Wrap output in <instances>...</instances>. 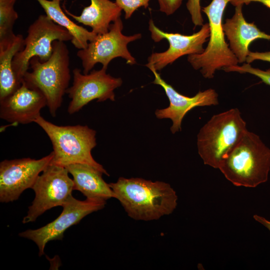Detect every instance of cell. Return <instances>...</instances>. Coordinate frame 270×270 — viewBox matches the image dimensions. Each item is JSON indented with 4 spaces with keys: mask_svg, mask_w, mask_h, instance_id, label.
<instances>
[{
    "mask_svg": "<svg viewBox=\"0 0 270 270\" xmlns=\"http://www.w3.org/2000/svg\"><path fill=\"white\" fill-rule=\"evenodd\" d=\"M226 72H237L240 74H250L262 80L267 85L270 86V68L266 70L252 67L250 64L244 63L242 66H234L223 69Z\"/></svg>",
    "mask_w": 270,
    "mask_h": 270,
    "instance_id": "22",
    "label": "cell"
},
{
    "mask_svg": "<svg viewBox=\"0 0 270 270\" xmlns=\"http://www.w3.org/2000/svg\"><path fill=\"white\" fill-rule=\"evenodd\" d=\"M150 70L154 76L153 83L160 86L164 88L170 101L168 108L156 110L155 114L158 119L169 118L172 120V124L170 129L172 134L181 130L182 122L184 116L192 108L218 104V94L214 89L199 91L194 96H187L178 92L165 82L157 71L152 68Z\"/></svg>",
    "mask_w": 270,
    "mask_h": 270,
    "instance_id": "14",
    "label": "cell"
},
{
    "mask_svg": "<svg viewBox=\"0 0 270 270\" xmlns=\"http://www.w3.org/2000/svg\"><path fill=\"white\" fill-rule=\"evenodd\" d=\"M148 24L151 38L154 42L166 39L169 43L166 50L152 53L148 58L146 66L156 71L162 70L183 56L202 53L204 50L203 45L210 35L208 23L204 24L199 31L191 35L164 32L156 26L152 19Z\"/></svg>",
    "mask_w": 270,
    "mask_h": 270,
    "instance_id": "12",
    "label": "cell"
},
{
    "mask_svg": "<svg viewBox=\"0 0 270 270\" xmlns=\"http://www.w3.org/2000/svg\"><path fill=\"white\" fill-rule=\"evenodd\" d=\"M64 166L50 164L36 178L32 188L35 197L23 224L34 222L46 211L62 206L72 196L74 184Z\"/></svg>",
    "mask_w": 270,
    "mask_h": 270,
    "instance_id": "9",
    "label": "cell"
},
{
    "mask_svg": "<svg viewBox=\"0 0 270 270\" xmlns=\"http://www.w3.org/2000/svg\"><path fill=\"white\" fill-rule=\"evenodd\" d=\"M16 0H0V42L12 40L16 34L13 27L18 18L14 8Z\"/></svg>",
    "mask_w": 270,
    "mask_h": 270,
    "instance_id": "21",
    "label": "cell"
},
{
    "mask_svg": "<svg viewBox=\"0 0 270 270\" xmlns=\"http://www.w3.org/2000/svg\"><path fill=\"white\" fill-rule=\"evenodd\" d=\"M218 169L234 186L255 188L268 180L270 148L258 135L248 130Z\"/></svg>",
    "mask_w": 270,
    "mask_h": 270,
    "instance_id": "2",
    "label": "cell"
},
{
    "mask_svg": "<svg viewBox=\"0 0 270 270\" xmlns=\"http://www.w3.org/2000/svg\"><path fill=\"white\" fill-rule=\"evenodd\" d=\"M128 215L138 220H157L171 214L178 204V196L169 184L141 178L120 177L109 184Z\"/></svg>",
    "mask_w": 270,
    "mask_h": 270,
    "instance_id": "1",
    "label": "cell"
},
{
    "mask_svg": "<svg viewBox=\"0 0 270 270\" xmlns=\"http://www.w3.org/2000/svg\"><path fill=\"white\" fill-rule=\"evenodd\" d=\"M24 46V38L17 34L12 40L0 42V100L10 95L21 85L12 69V62L16 54Z\"/></svg>",
    "mask_w": 270,
    "mask_h": 270,
    "instance_id": "19",
    "label": "cell"
},
{
    "mask_svg": "<svg viewBox=\"0 0 270 270\" xmlns=\"http://www.w3.org/2000/svg\"><path fill=\"white\" fill-rule=\"evenodd\" d=\"M150 0H115L116 4L124 12L126 19L130 18L134 12L140 7L148 8Z\"/></svg>",
    "mask_w": 270,
    "mask_h": 270,
    "instance_id": "23",
    "label": "cell"
},
{
    "mask_svg": "<svg viewBox=\"0 0 270 270\" xmlns=\"http://www.w3.org/2000/svg\"><path fill=\"white\" fill-rule=\"evenodd\" d=\"M34 122L44 131L52 144L54 157L50 164L64 167L76 164H86L109 176L92 155V150L96 145L94 130L80 124L57 126L41 116Z\"/></svg>",
    "mask_w": 270,
    "mask_h": 270,
    "instance_id": "3",
    "label": "cell"
},
{
    "mask_svg": "<svg viewBox=\"0 0 270 270\" xmlns=\"http://www.w3.org/2000/svg\"><path fill=\"white\" fill-rule=\"evenodd\" d=\"M106 202L86 199L80 200L72 196L62 206L61 214L54 221L36 229L28 230L19 234L20 236L34 242L39 249L38 256L44 254L47 242L62 240L64 232L70 226L76 224L86 216L102 209Z\"/></svg>",
    "mask_w": 270,
    "mask_h": 270,
    "instance_id": "11",
    "label": "cell"
},
{
    "mask_svg": "<svg viewBox=\"0 0 270 270\" xmlns=\"http://www.w3.org/2000/svg\"><path fill=\"white\" fill-rule=\"evenodd\" d=\"M247 130L246 122L236 108L214 115L197 137L198 153L204 164L218 168Z\"/></svg>",
    "mask_w": 270,
    "mask_h": 270,
    "instance_id": "5",
    "label": "cell"
},
{
    "mask_svg": "<svg viewBox=\"0 0 270 270\" xmlns=\"http://www.w3.org/2000/svg\"><path fill=\"white\" fill-rule=\"evenodd\" d=\"M46 106L42 92L22 81L16 91L0 100V117L10 123L30 124L40 116V111Z\"/></svg>",
    "mask_w": 270,
    "mask_h": 270,
    "instance_id": "15",
    "label": "cell"
},
{
    "mask_svg": "<svg viewBox=\"0 0 270 270\" xmlns=\"http://www.w3.org/2000/svg\"><path fill=\"white\" fill-rule=\"evenodd\" d=\"M262 60L270 63V51L264 52H253L250 51L247 56L246 62L250 64L254 60Z\"/></svg>",
    "mask_w": 270,
    "mask_h": 270,
    "instance_id": "26",
    "label": "cell"
},
{
    "mask_svg": "<svg viewBox=\"0 0 270 270\" xmlns=\"http://www.w3.org/2000/svg\"><path fill=\"white\" fill-rule=\"evenodd\" d=\"M160 10L167 16L172 14L180 6L183 0H158Z\"/></svg>",
    "mask_w": 270,
    "mask_h": 270,
    "instance_id": "25",
    "label": "cell"
},
{
    "mask_svg": "<svg viewBox=\"0 0 270 270\" xmlns=\"http://www.w3.org/2000/svg\"><path fill=\"white\" fill-rule=\"evenodd\" d=\"M252 2H260L270 8V0H231L230 3L236 6L238 5H248Z\"/></svg>",
    "mask_w": 270,
    "mask_h": 270,
    "instance_id": "27",
    "label": "cell"
},
{
    "mask_svg": "<svg viewBox=\"0 0 270 270\" xmlns=\"http://www.w3.org/2000/svg\"><path fill=\"white\" fill-rule=\"evenodd\" d=\"M123 24L120 18L111 24L108 32L98 34L88 46L79 50L76 55L82 62L83 73L88 74L97 63L107 69L110 61L120 57L130 65L136 64L135 58L128 48V44L142 37L140 34L126 36L122 33Z\"/></svg>",
    "mask_w": 270,
    "mask_h": 270,
    "instance_id": "8",
    "label": "cell"
},
{
    "mask_svg": "<svg viewBox=\"0 0 270 270\" xmlns=\"http://www.w3.org/2000/svg\"><path fill=\"white\" fill-rule=\"evenodd\" d=\"M53 152L40 159L5 160L0 163V201L17 200L22 192L34 184L39 174L50 163Z\"/></svg>",
    "mask_w": 270,
    "mask_h": 270,
    "instance_id": "13",
    "label": "cell"
},
{
    "mask_svg": "<svg viewBox=\"0 0 270 270\" xmlns=\"http://www.w3.org/2000/svg\"><path fill=\"white\" fill-rule=\"evenodd\" d=\"M72 38L66 28L56 24L46 14L39 16L28 27L23 49L13 58L12 69L18 80L22 83L32 58L37 57L40 62H45L52 54L54 41H71Z\"/></svg>",
    "mask_w": 270,
    "mask_h": 270,
    "instance_id": "7",
    "label": "cell"
},
{
    "mask_svg": "<svg viewBox=\"0 0 270 270\" xmlns=\"http://www.w3.org/2000/svg\"><path fill=\"white\" fill-rule=\"evenodd\" d=\"M243 6H236L232 16L226 18L222 24L230 48L240 64L246 62L250 51L249 46L254 40L258 39L270 40V34L260 30L254 22L246 21L242 10Z\"/></svg>",
    "mask_w": 270,
    "mask_h": 270,
    "instance_id": "16",
    "label": "cell"
},
{
    "mask_svg": "<svg viewBox=\"0 0 270 270\" xmlns=\"http://www.w3.org/2000/svg\"><path fill=\"white\" fill-rule=\"evenodd\" d=\"M50 58L41 62L37 57L30 61L31 72H26L23 81L30 87L40 90L46 100V106L53 117L62 102L71 78L70 56L64 42L55 40Z\"/></svg>",
    "mask_w": 270,
    "mask_h": 270,
    "instance_id": "4",
    "label": "cell"
},
{
    "mask_svg": "<svg viewBox=\"0 0 270 270\" xmlns=\"http://www.w3.org/2000/svg\"><path fill=\"white\" fill-rule=\"evenodd\" d=\"M90 4L84 8L79 16L74 15L62 5L66 14L78 23L90 26L96 34H102L108 32L112 22L120 18L122 10L110 0H90Z\"/></svg>",
    "mask_w": 270,
    "mask_h": 270,
    "instance_id": "18",
    "label": "cell"
},
{
    "mask_svg": "<svg viewBox=\"0 0 270 270\" xmlns=\"http://www.w3.org/2000/svg\"><path fill=\"white\" fill-rule=\"evenodd\" d=\"M200 0H188L186 4V8L190 15L191 20L194 27L202 26L204 24Z\"/></svg>",
    "mask_w": 270,
    "mask_h": 270,
    "instance_id": "24",
    "label": "cell"
},
{
    "mask_svg": "<svg viewBox=\"0 0 270 270\" xmlns=\"http://www.w3.org/2000/svg\"><path fill=\"white\" fill-rule=\"evenodd\" d=\"M73 177L74 190L80 192L86 199L105 201L114 198V193L102 178V172L86 164H76L66 167Z\"/></svg>",
    "mask_w": 270,
    "mask_h": 270,
    "instance_id": "17",
    "label": "cell"
},
{
    "mask_svg": "<svg viewBox=\"0 0 270 270\" xmlns=\"http://www.w3.org/2000/svg\"><path fill=\"white\" fill-rule=\"evenodd\" d=\"M255 220L260 223L266 228H267L270 232V221L266 219L265 218L257 215L254 214L253 216Z\"/></svg>",
    "mask_w": 270,
    "mask_h": 270,
    "instance_id": "28",
    "label": "cell"
},
{
    "mask_svg": "<svg viewBox=\"0 0 270 270\" xmlns=\"http://www.w3.org/2000/svg\"><path fill=\"white\" fill-rule=\"evenodd\" d=\"M231 0H212L202 8L207 16L210 28L209 41L201 54H190L188 61L196 70H200L206 78L214 77L217 70L238 65V62L225 40L222 18L225 8Z\"/></svg>",
    "mask_w": 270,
    "mask_h": 270,
    "instance_id": "6",
    "label": "cell"
},
{
    "mask_svg": "<svg viewBox=\"0 0 270 270\" xmlns=\"http://www.w3.org/2000/svg\"><path fill=\"white\" fill-rule=\"evenodd\" d=\"M106 70L102 68L87 74L78 68L73 70L72 84L66 91L71 99L68 108L70 114L79 112L94 100L98 102L114 101V90L122 85V80L106 74Z\"/></svg>",
    "mask_w": 270,
    "mask_h": 270,
    "instance_id": "10",
    "label": "cell"
},
{
    "mask_svg": "<svg viewBox=\"0 0 270 270\" xmlns=\"http://www.w3.org/2000/svg\"><path fill=\"white\" fill-rule=\"evenodd\" d=\"M44 10L46 15L56 24L66 28L72 36L71 40L77 48H86L90 42L98 36L78 26L69 18L60 6L61 2L65 0H36Z\"/></svg>",
    "mask_w": 270,
    "mask_h": 270,
    "instance_id": "20",
    "label": "cell"
}]
</instances>
